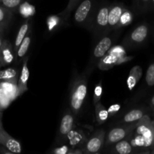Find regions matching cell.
I'll list each match as a JSON object with an SVG mask.
<instances>
[{"mask_svg": "<svg viewBox=\"0 0 154 154\" xmlns=\"http://www.w3.org/2000/svg\"><path fill=\"white\" fill-rule=\"evenodd\" d=\"M28 57H25L23 60V66L21 69V72L20 74L19 78L17 81V95L18 96L23 94L28 90L29 78V69L28 68Z\"/></svg>", "mask_w": 154, "mask_h": 154, "instance_id": "5bb4252c", "label": "cell"}, {"mask_svg": "<svg viewBox=\"0 0 154 154\" xmlns=\"http://www.w3.org/2000/svg\"><path fill=\"white\" fill-rule=\"evenodd\" d=\"M32 42V29H30L29 31L28 32L27 35L24 39L23 40L22 43L20 45L19 48H18L17 51L16 53V60L17 63H20V61L25 59L26 55L28 53L30 45H31Z\"/></svg>", "mask_w": 154, "mask_h": 154, "instance_id": "e0dca14e", "label": "cell"}, {"mask_svg": "<svg viewBox=\"0 0 154 154\" xmlns=\"http://www.w3.org/2000/svg\"><path fill=\"white\" fill-rule=\"evenodd\" d=\"M16 58L14 47L8 40L5 39L0 50V67L12 64Z\"/></svg>", "mask_w": 154, "mask_h": 154, "instance_id": "4fadbf2b", "label": "cell"}, {"mask_svg": "<svg viewBox=\"0 0 154 154\" xmlns=\"http://www.w3.org/2000/svg\"><path fill=\"white\" fill-rule=\"evenodd\" d=\"M151 125H152V127H153V131H154V120L153 121H151Z\"/></svg>", "mask_w": 154, "mask_h": 154, "instance_id": "b9f144b4", "label": "cell"}, {"mask_svg": "<svg viewBox=\"0 0 154 154\" xmlns=\"http://www.w3.org/2000/svg\"><path fill=\"white\" fill-rule=\"evenodd\" d=\"M12 101L0 87V111L2 112L11 103Z\"/></svg>", "mask_w": 154, "mask_h": 154, "instance_id": "4dcf8cb0", "label": "cell"}, {"mask_svg": "<svg viewBox=\"0 0 154 154\" xmlns=\"http://www.w3.org/2000/svg\"><path fill=\"white\" fill-rule=\"evenodd\" d=\"M17 81L18 79L11 80V81H0V87L2 88L5 93L8 96V97L13 102L17 95Z\"/></svg>", "mask_w": 154, "mask_h": 154, "instance_id": "d6986e66", "label": "cell"}, {"mask_svg": "<svg viewBox=\"0 0 154 154\" xmlns=\"http://www.w3.org/2000/svg\"><path fill=\"white\" fill-rule=\"evenodd\" d=\"M121 57L122 56H118L117 54L108 52L99 60L96 67L102 71L108 70L116 65L120 64V60Z\"/></svg>", "mask_w": 154, "mask_h": 154, "instance_id": "2e32d148", "label": "cell"}, {"mask_svg": "<svg viewBox=\"0 0 154 154\" xmlns=\"http://www.w3.org/2000/svg\"><path fill=\"white\" fill-rule=\"evenodd\" d=\"M106 130L99 129L94 131L93 134L88 137L82 150L84 154L99 153L101 150L105 147V140L106 135Z\"/></svg>", "mask_w": 154, "mask_h": 154, "instance_id": "9c48e42d", "label": "cell"}, {"mask_svg": "<svg viewBox=\"0 0 154 154\" xmlns=\"http://www.w3.org/2000/svg\"><path fill=\"white\" fill-rule=\"evenodd\" d=\"M133 13H132L130 10L126 8V10L124 11V12L123 13V14L121 15V17H120V21H119V23L118 25H117V29L116 30H119L120 29L132 23V20H133Z\"/></svg>", "mask_w": 154, "mask_h": 154, "instance_id": "484cf974", "label": "cell"}, {"mask_svg": "<svg viewBox=\"0 0 154 154\" xmlns=\"http://www.w3.org/2000/svg\"><path fill=\"white\" fill-rule=\"evenodd\" d=\"M97 5L94 0H84L81 2L74 14V23L90 31Z\"/></svg>", "mask_w": 154, "mask_h": 154, "instance_id": "5b68a950", "label": "cell"}, {"mask_svg": "<svg viewBox=\"0 0 154 154\" xmlns=\"http://www.w3.org/2000/svg\"><path fill=\"white\" fill-rule=\"evenodd\" d=\"M2 112L0 111V121H2Z\"/></svg>", "mask_w": 154, "mask_h": 154, "instance_id": "60d3db41", "label": "cell"}, {"mask_svg": "<svg viewBox=\"0 0 154 154\" xmlns=\"http://www.w3.org/2000/svg\"><path fill=\"white\" fill-rule=\"evenodd\" d=\"M48 153L51 154H84L82 149L73 148L66 144L57 145V147L51 149Z\"/></svg>", "mask_w": 154, "mask_h": 154, "instance_id": "603a6c76", "label": "cell"}, {"mask_svg": "<svg viewBox=\"0 0 154 154\" xmlns=\"http://www.w3.org/2000/svg\"><path fill=\"white\" fill-rule=\"evenodd\" d=\"M150 153H154V147H153V149L151 150V151H150Z\"/></svg>", "mask_w": 154, "mask_h": 154, "instance_id": "7bdbcfd3", "label": "cell"}, {"mask_svg": "<svg viewBox=\"0 0 154 154\" xmlns=\"http://www.w3.org/2000/svg\"><path fill=\"white\" fill-rule=\"evenodd\" d=\"M150 0H138L137 9L141 12H144L147 9Z\"/></svg>", "mask_w": 154, "mask_h": 154, "instance_id": "836d02e7", "label": "cell"}, {"mask_svg": "<svg viewBox=\"0 0 154 154\" xmlns=\"http://www.w3.org/2000/svg\"><path fill=\"white\" fill-rule=\"evenodd\" d=\"M138 123H120L118 126L111 128L105 135V147L108 148L115 143L126 138Z\"/></svg>", "mask_w": 154, "mask_h": 154, "instance_id": "ba28073f", "label": "cell"}, {"mask_svg": "<svg viewBox=\"0 0 154 154\" xmlns=\"http://www.w3.org/2000/svg\"><path fill=\"white\" fill-rule=\"evenodd\" d=\"M76 117L75 114L69 108L64 111L57 131V137L55 139V145L65 144L66 136L69 132L77 126Z\"/></svg>", "mask_w": 154, "mask_h": 154, "instance_id": "8992f818", "label": "cell"}, {"mask_svg": "<svg viewBox=\"0 0 154 154\" xmlns=\"http://www.w3.org/2000/svg\"><path fill=\"white\" fill-rule=\"evenodd\" d=\"M120 108H121V105L120 104H114V105H111L109 107V108L108 109L110 117H114V116H115L119 112V111L120 110Z\"/></svg>", "mask_w": 154, "mask_h": 154, "instance_id": "d590c367", "label": "cell"}, {"mask_svg": "<svg viewBox=\"0 0 154 154\" xmlns=\"http://www.w3.org/2000/svg\"><path fill=\"white\" fill-rule=\"evenodd\" d=\"M18 69L14 68H8L0 70V81L18 79Z\"/></svg>", "mask_w": 154, "mask_h": 154, "instance_id": "cb8c5ba5", "label": "cell"}, {"mask_svg": "<svg viewBox=\"0 0 154 154\" xmlns=\"http://www.w3.org/2000/svg\"><path fill=\"white\" fill-rule=\"evenodd\" d=\"M127 8L122 3H113L108 14V26L107 34L113 31H116L121 15Z\"/></svg>", "mask_w": 154, "mask_h": 154, "instance_id": "8fae6325", "label": "cell"}, {"mask_svg": "<svg viewBox=\"0 0 154 154\" xmlns=\"http://www.w3.org/2000/svg\"><path fill=\"white\" fill-rule=\"evenodd\" d=\"M23 2V0H0V5L14 11L19 8L20 5Z\"/></svg>", "mask_w": 154, "mask_h": 154, "instance_id": "f546056e", "label": "cell"}, {"mask_svg": "<svg viewBox=\"0 0 154 154\" xmlns=\"http://www.w3.org/2000/svg\"><path fill=\"white\" fill-rule=\"evenodd\" d=\"M102 92H103L102 82V81H100L96 84L94 89V93H93V104H94V105L101 101V98H102Z\"/></svg>", "mask_w": 154, "mask_h": 154, "instance_id": "d6a6232c", "label": "cell"}, {"mask_svg": "<svg viewBox=\"0 0 154 154\" xmlns=\"http://www.w3.org/2000/svg\"><path fill=\"white\" fill-rule=\"evenodd\" d=\"M95 114H96V122L99 125L104 124L110 117L108 111L101 102V101L95 105Z\"/></svg>", "mask_w": 154, "mask_h": 154, "instance_id": "7402d4cb", "label": "cell"}, {"mask_svg": "<svg viewBox=\"0 0 154 154\" xmlns=\"http://www.w3.org/2000/svg\"><path fill=\"white\" fill-rule=\"evenodd\" d=\"M150 105H151L152 108H154V96L150 99Z\"/></svg>", "mask_w": 154, "mask_h": 154, "instance_id": "f35d334b", "label": "cell"}, {"mask_svg": "<svg viewBox=\"0 0 154 154\" xmlns=\"http://www.w3.org/2000/svg\"><path fill=\"white\" fill-rule=\"evenodd\" d=\"M0 153L2 154H14L13 152H11V150H9L8 149H7L6 147H5L4 146H0Z\"/></svg>", "mask_w": 154, "mask_h": 154, "instance_id": "8d00e7d4", "label": "cell"}, {"mask_svg": "<svg viewBox=\"0 0 154 154\" xmlns=\"http://www.w3.org/2000/svg\"><path fill=\"white\" fill-rule=\"evenodd\" d=\"M126 138L137 153H150L154 147V131L150 117L144 115Z\"/></svg>", "mask_w": 154, "mask_h": 154, "instance_id": "6da1fadb", "label": "cell"}, {"mask_svg": "<svg viewBox=\"0 0 154 154\" xmlns=\"http://www.w3.org/2000/svg\"><path fill=\"white\" fill-rule=\"evenodd\" d=\"M111 5L108 2H102L97 5L92 21L90 31L96 41L104 35L107 34L108 26V14Z\"/></svg>", "mask_w": 154, "mask_h": 154, "instance_id": "277c9868", "label": "cell"}, {"mask_svg": "<svg viewBox=\"0 0 154 154\" xmlns=\"http://www.w3.org/2000/svg\"><path fill=\"white\" fill-rule=\"evenodd\" d=\"M119 33H114L111 34V32L108 34L104 35L103 36L98 39L96 45L93 48L92 51V55L90 57V63L87 66L86 70L88 71L90 74L93 72L95 67L97 66L99 60L102 58L105 55H106L113 47L114 42L117 41V36Z\"/></svg>", "mask_w": 154, "mask_h": 154, "instance_id": "3957f363", "label": "cell"}, {"mask_svg": "<svg viewBox=\"0 0 154 154\" xmlns=\"http://www.w3.org/2000/svg\"><path fill=\"white\" fill-rule=\"evenodd\" d=\"M88 71L76 74L72 78L69 89V108L77 117L81 114L87 95Z\"/></svg>", "mask_w": 154, "mask_h": 154, "instance_id": "7a4b0ae2", "label": "cell"}, {"mask_svg": "<svg viewBox=\"0 0 154 154\" xmlns=\"http://www.w3.org/2000/svg\"><path fill=\"white\" fill-rule=\"evenodd\" d=\"M12 18V11L0 5V26L5 28Z\"/></svg>", "mask_w": 154, "mask_h": 154, "instance_id": "d4e9b609", "label": "cell"}, {"mask_svg": "<svg viewBox=\"0 0 154 154\" xmlns=\"http://www.w3.org/2000/svg\"><path fill=\"white\" fill-rule=\"evenodd\" d=\"M109 153L117 154L137 153L135 149L132 147L127 138L121 140L109 147Z\"/></svg>", "mask_w": 154, "mask_h": 154, "instance_id": "9a60e30c", "label": "cell"}, {"mask_svg": "<svg viewBox=\"0 0 154 154\" xmlns=\"http://www.w3.org/2000/svg\"><path fill=\"white\" fill-rule=\"evenodd\" d=\"M108 52L117 54L118 56H124L125 54H126V50L122 46H116L114 48L112 47Z\"/></svg>", "mask_w": 154, "mask_h": 154, "instance_id": "e575fe53", "label": "cell"}, {"mask_svg": "<svg viewBox=\"0 0 154 154\" xmlns=\"http://www.w3.org/2000/svg\"><path fill=\"white\" fill-rule=\"evenodd\" d=\"M151 2H152V3L154 5V0H151Z\"/></svg>", "mask_w": 154, "mask_h": 154, "instance_id": "ee69618b", "label": "cell"}, {"mask_svg": "<svg viewBox=\"0 0 154 154\" xmlns=\"http://www.w3.org/2000/svg\"><path fill=\"white\" fill-rule=\"evenodd\" d=\"M4 40H5V39L3 38L2 36V35H0V50H1L2 47V45H3V42H4Z\"/></svg>", "mask_w": 154, "mask_h": 154, "instance_id": "74e56055", "label": "cell"}, {"mask_svg": "<svg viewBox=\"0 0 154 154\" xmlns=\"http://www.w3.org/2000/svg\"><path fill=\"white\" fill-rule=\"evenodd\" d=\"M5 28H3L2 26H0V35H2V33L3 32V30H4Z\"/></svg>", "mask_w": 154, "mask_h": 154, "instance_id": "ab89813d", "label": "cell"}, {"mask_svg": "<svg viewBox=\"0 0 154 154\" xmlns=\"http://www.w3.org/2000/svg\"><path fill=\"white\" fill-rule=\"evenodd\" d=\"M0 144L4 146L14 153H20L22 152L20 143L11 136L5 130L2 121H0Z\"/></svg>", "mask_w": 154, "mask_h": 154, "instance_id": "7c38bea8", "label": "cell"}, {"mask_svg": "<svg viewBox=\"0 0 154 154\" xmlns=\"http://www.w3.org/2000/svg\"><path fill=\"white\" fill-rule=\"evenodd\" d=\"M61 23H64V21L60 14L57 15H51L47 19V26H48V30L50 32L54 31L56 29L60 26Z\"/></svg>", "mask_w": 154, "mask_h": 154, "instance_id": "4316f807", "label": "cell"}, {"mask_svg": "<svg viewBox=\"0 0 154 154\" xmlns=\"http://www.w3.org/2000/svg\"><path fill=\"white\" fill-rule=\"evenodd\" d=\"M145 83L149 87L154 86V63H151L147 68L145 76Z\"/></svg>", "mask_w": 154, "mask_h": 154, "instance_id": "1f68e13d", "label": "cell"}, {"mask_svg": "<svg viewBox=\"0 0 154 154\" xmlns=\"http://www.w3.org/2000/svg\"><path fill=\"white\" fill-rule=\"evenodd\" d=\"M20 14L22 15L23 17L29 18L30 17L32 16L35 13V8L32 5L28 3L27 2H24L20 5L19 8Z\"/></svg>", "mask_w": 154, "mask_h": 154, "instance_id": "f1b7e54d", "label": "cell"}, {"mask_svg": "<svg viewBox=\"0 0 154 154\" xmlns=\"http://www.w3.org/2000/svg\"><path fill=\"white\" fill-rule=\"evenodd\" d=\"M30 29H31V19L30 18H27L26 20L21 25L20 28L18 30L16 38H15L14 46V51L15 55H16V53L17 51L18 48H19L20 45L22 43L23 40L26 37V35H27L28 32L29 31Z\"/></svg>", "mask_w": 154, "mask_h": 154, "instance_id": "ffe728a7", "label": "cell"}, {"mask_svg": "<svg viewBox=\"0 0 154 154\" xmlns=\"http://www.w3.org/2000/svg\"><path fill=\"white\" fill-rule=\"evenodd\" d=\"M149 35V26L146 23H141L135 27L122 42L123 47L127 48H136L141 46L147 40Z\"/></svg>", "mask_w": 154, "mask_h": 154, "instance_id": "52a82bcc", "label": "cell"}, {"mask_svg": "<svg viewBox=\"0 0 154 154\" xmlns=\"http://www.w3.org/2000/svg\"><path fill=\"white\" fill-rule=\"evenodd\" d=\"M145 115L142 108H132L124 114L120 123H138Z\"/></svg>", "mask_w": 154, "mask_h": 154, "instance_id": "ac0fdd59", "label": "cell"}, {"mask_svg": "<svg viewBox=\"0 0 154 154\" xmlns=\"http://www.w3.org/2000/svg\"><path fill=\"white\" fill-rule=\"evenodd\" d=\"M88 139V136L83 129L76 127L71 130L67 135L65 144L73 148L82 149Z\"/></svg>", "mask_w": 154, "mask_h": 154, "instance_id": "30bf717a", "label": "cell"}, {"mask_svg": "<svg viewBox=\"0 0 154 154\" xmlns=\"http://www.w3.org/2000/svg\"><path fill=\"white\" fill-rule=\"evenodd\" d=\"M80 0H69V3H68L67 6H66V9H65L63 11H62L61 13L60 14V16L63 17V21L64 23H66L69 20V17H70L71 13L74 11V9L76 8L77 5L78 4Z\"/></svg>", "mask_w": 154, "mask_h": 154, "instance_id": "83f0119b", "label": "cell"}, {"mask_svg": "<svg viewBox=\"0 0 154 154\" xmlns=\"http://www.w3.org/2000/svg\"><path fill=\"white\" fill-rule=\"evenodd\" d=\"M142 69L140 66H135L131 69L129 78L127 79V85L129 90H132L135 87V86L142 76Z\"/></svg>", "mask_w": 154, "mask_h": 154, "instance_id": "44dd1931", "label": "cell"}]
</instances>
